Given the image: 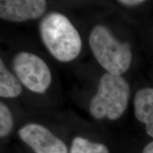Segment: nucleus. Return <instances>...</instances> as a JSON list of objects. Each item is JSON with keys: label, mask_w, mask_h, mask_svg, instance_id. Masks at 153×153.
<instances>
[{"label": "nucleus", "mask_w": 153, "mask_h": 153, "mask_svg": "<svg viewBox=\"0 0 153 153\" xmlns=\"http://www.w3.org/2000/svg\"><path fill=\"white\" fill-rule=\"evenodd\" d=\"M22 92V87L18 79L0 60V96L3 98H14Z\"/></svg>", "instance_id": "nucleus-8"}, {"label": "nucleus", "mask_w": 153, "mask_h": 153, "mask_svg": "<svg viewBox=\"0 0 153 153\" xmlns=\"http://www.w3.org/2000/svg\"><path fill=\"white\" fill-rule=\"evenodd\" d=\"M89 42L94 56L108 73L121 76L128 70L132 61L131 45L118 41L106 26H96Z\"/></svg>", "instance_id": "nucleus-3"}, {"label": "nucleus", "mask_w": 153, "mask_h": 153, "mask_svg": "<svg viewBox=\"0 0 153 153\" xmlns=\"http://www.w3.org/2000/svg\"><path fill=\"white\" fill-rule=\"evenodd\" d=\"M40 33L45 46L56 60L68 62L79 55L81 38L73 24L62 14H47L40 24Z\"/></svg>", "instance_id": "nucleus-1"}, {"label": "nucleus", "mask_w": 153, "mask_h": 153, "mask_svg": "<svg viewBox=\"0 0 153 153\" xmlns=\"http://www.w3.org/2000/svg\"><path fill=\"white\" fill-rule=\"evenodd\" d=\"M143 153H153V141L148 143L143 150Z\"/></svg>", "instance_id": "nucleus-12"}, {"label": "nucleus", "mask_w": 153, "mask_h": 153, "mask_svg": "<svg viewBox=\"0 0 153 153\" xmlns=\"http://www.w3.org/2000/svg\"><path fill=\"white\" fill-rule=\"evenodd\" d=\"M130 86L123 76L106 72L99 79L96 95L89 104V112L96 119H118L125 112L130 97Z\"/></svg>", "instance_id": "nucleus-2"}, {"label": "nucleus", "mask_w": 153, "mask_h": 153, "mask_svg": "<svg viewBox=\"0 0 153 153\" xmlns=\"http://www.w3.org/2000/svg\"><path fill=\"white\" fill-rule=\"evenodd\" d=\"M135 116L139 121L145 124L147 133L153 137V89L143 88L134 98Z\"/></svg>", "instance_id": "nucleus-7"}, {"label": "nucleus", "mask_w": 153, "mask_h": 153, "mask_svg": "<svg viewBox=\"0 0 153 153\" xmlns=\"http://www.w3.org/2000/svg\"><path fill=\"white\" fill-rule=\"evenodd\" d=\"M19 135L36 153H68L65 144L39 124H27L19 130Z\"/></svg>", "instance_id": "nucleus-5"}, {"label": "nucleus", "mask_w": 153, "mask_h": 153, "mask_svg": "<svg viewBox=\"0 0 153 153\" xmlns=\"http://www.w3.org/2000/svg\"><path fill=\"white\" fill-rule=\"evenodd\" d=\"M70 153H109L104 145L92 143L81 137H74Z\"/></svg>", "instance_id": "nucleus-9"}, {"label": "nucleus", "mask_w": 153, "mask_h": 153, "mask_svg": "<svg viewBox=\"0 0 153 153\" xmlns=\"http://www.w3.org/2000/svg\"><path fill=\"white\" fill-rule=\"evenodd\" d=\"M13 70L25 87L35 93L43 94L52 81L51 72L43 59L33 53H18L12 61Z\"/></svg>", "instance_id": "nucleus-4"}, {"label": "nucleus", "mask_w": 153, "mask_h": 153, "mask_svg": "<svg viewBox=\"0 0 153 153\" xmlns=\"http://www.w3.org/2000/svg\"><path fill=\"white\" fill-rule=\"evenodd\" d=\"M118 2L125 6L134 7V6H137L144 3L145 1H143V0H121V1H118Z\"/></svg>", "instance_id": "nucleus-11"}, {"label": "nucleus", "mask_w": 153, "mask_h": 153, "mask_svg": "<svg viewBox=\"0 0 153 153\" xmlns=\"http://www.w3.org/2000/svg\"><path fill=\"white\" fill-rule=\"evenodd\" d=\"M46 5L44 0H1L0 17L7 22H26L41 16Z\"/></svg>", "instance_id": "nucleus-6"}, {"label": "nucleus", "mask_w": 153, "mask_h": 153, "mask_svg": "<svg viewBox=\"0 0 153 153\" xmlns=\"http://www.w3.org/2000/svg\"><path fill=\"white\" fill-rule=\"evenodd\" d=\"M14 122L9 108L3 102L0 103V136L8 135L12 130Z\"/></svg>", "instance_id": "nucleus-10"}]
</instances>
